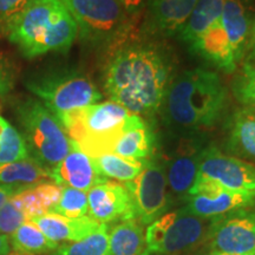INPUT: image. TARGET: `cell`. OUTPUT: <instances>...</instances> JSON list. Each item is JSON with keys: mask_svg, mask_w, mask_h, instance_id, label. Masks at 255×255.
Returning <instances> with one entry per match:
<instances>
[{"mask_svg": "<svg viewBox=\"0 0 255 255\" xmlns=\"http://www.w3.org/2000/svg\"><path fill=\"white\" fill-rule=\"evenodd\" d=\"M222 8L223 0H197L189 19L177 34L178 39L189 46L201 34L218 23Z\"/></svg>", "mask_w": 255, "mask_h": 255, "instance_id": "obj_24", "label": "cell"}, {"mask_svg": "<svg viewBox=\"0 0 255 255\" xmlns=\"http://www.w3.org/2000/svg\"><path fill=\"white\" fill-rule=\"evenodd\" d=\"M205 245L208 252L250 254L255 252V207L213 219Z\"/></svg>", "mask_w": 255, "mask_h": 255, "instance_id": "obj_10", "label": "cell"}, {"mask_svg": "<svg viewBox=\"0 0 255 255\" xmlns=\"http://www.w3.org/2000/svg\"><path fill=\"white\" fill-rule=\"evenodd\" d=\"M63 187L55 182H43L18 191L11 201L27 220L52 212L62 195Z\"/></svg>", "mask_w": 255, "mask_h": 255, "instance_id": "obj_21", "label": "cell"}, {"mask_svg": "<svg viewBox=\"0 0 255 255\" xmlns=\"http://www.w3.org/2000/svg\"><path fill=\"white\" fill-rule=\"evenodd\" d=\"M50 174L51 180L60 187L75 188L87 193L92 187L108 180L97 170L94 158L85 154L73 141L69 154Z\"/></svg>", "mask_w": 255, "mask_h": 255, "instance_id": "obj_15", "label": "cell"}, {"mask_svg": "<svg viewBox=\"0 0 255 255\" xmlns=\"http://www.w3.org/2000/svg\"><path fill=\"white\" fill-rule=\"evenodd\" d=\"M15 111L28 155L51 173L69 154L71 139L58 119L41 102L33 98L21 101Z\"/></svg>", "mask_w": 255, "mask_h": 255, "instance_id": "obj_5", "label": "cell"}, {"mask_svg": "<svg viewBox=\"0 0 255 255\" xmlns=\"http://www.w3.org/2000/svg\"><path fill=\"white\" fill-rule=\"evenodd\" d=\"M232 91L244 107L255 110V64L245 63L232 83Z\"/></svg>", "mask_w": 255, "mask_h": 255, "instance_id": "obj_30", "label": "cell"}, {"mask_svg": "<svg viewBox=\"0 0 255 255\" xmlns=\"http://www.w3.org/2000/svg\"><path fill=\"white\" fill-rule=\"evenodd\" d=\"M247 62L251 64H255V17L253 20V25H252L251 30V37H250V43H248V49H247Z\"/></svg>", "mask_w": 255, "mask_h": 255, "instance_id": "obj_36", "label": "cell"}, {"mask_svg": "<svg viewBox=\"0 0 255 255\" xmlns=\"http://www.w3.org/2000/svg\"><path fill=\"white\" fill-rule=\"evenodd\" d=\"M25 221L26 216L9 199L0 209V234L12 235Z\"/></svg>", "mask_w": 255, "mask_h": 255, "instance_id": "obj_31", "label": "cell"}, {"mask_svg": "<svg viewBox=\"0 0 255 255\" xmlns=\"http://www.w3.org/2000/svg\"><path fill=\"white\" fill-rule=\"evenodd\" d=\"M188 47L193 55L199 56L220 71L232 73L238 69V63L220 20Z\"/></svg>", "mask_w": 255, "mask_h": 255, "instance_id": "obj_20", "label": "cell"}, {"mask_svg": "<svg viewBox=\"0 0 255 255\" xmlns=\"http://www.w3.org/2000/svg\"><path fill=\"white\" fill-rule=\"evenodd\" d=\"M11 242L7 235L0 234V255H9L11 253Z\"/></svg>", "mask_w": 255, "mask_h": 255, "instance_id": "obj_37", "label": "cell"}, {"mask_svg": "<svg viewBox=\"0 0 255 255\" xmlns=\"http://www.w3.org/2000/svg\"><path fill=\"white\" fill-rule=\"evenodd\" d=\"M78 36L94 47L115 50L132 39L136 19L116 0H64Z\"/></svg>", "mask_w": 255, "mask_h": 255, "instance_id": "obj_4", "label": "cell"}, {"mask_svg": "<svg viewBox=\"0 0 255 255\" xmlns=\"http://www.w3.org/2000/svg\"><path fill=\"white\" fill-rule=\"evenodd\" d=\"M176 135L177 142L174 146L168 148L167 152L158 155L164 165L171 202L173 197L184 201L188 196L199 173L201 155L207 145L202 133Z\"/></svg>", "mask_w": 255, "mask_h": 255, "instance_id": "obj_9", "label": "cell"}, {"mask_svg": "<svg viewBox=\"0 0 255 255\" xmlns=\"http://www.w3.org/2000/svg\"><path fill=\"white\" fill-rule=\"evenodd\" d=\"M213 219L183 208L165 213L146 227L145 251L156 255H186L205 244Z\"/></svg>", "mask_w": 255, "mask_h": 255, "instance_id": "obj_6", "label": "cell"}, {"mask_svg": "<svg viewBox=\"0 0 255 255\" xmlns=\"http://www.w3.org/2000/svg\"><path fill=\"white\" fill-rule=\"evenodd\" d=\"M28 157L30 155L23 135L4 120L0 131V163H11Z\"/></svg>", "mask_w": 255, "mask_h": 255, "instance_id": "obj_28", "label": "cell"}, {"mask_svg": "<svg viewBox=\"0 0 255 255\" xmlns=\"http://www.w3.org/2000/svg\"><path fill=\"white\" fill-rule=\"evenodd\" d=\"M11 89V77L7 70L0 62V97L5 96Z\"/></svg>", "mask_w": 255, "mask_h": 255, "instance_id": "obj_35", "label": "cell"}, {"mask_svg": "<svg viewBox=\"0 0 255 255\" xmlns=\"http://www.w3.org/2000/svg\"><path fill=\"white\" fill-rule=\"evenodd\" d=\"M49 180H51L50 171L31 157L11 163H0L1 184L26 189Z\"/></svg>", "mask_w": 255, "mask_h": 255, "instance_id": "obj_23", "label": "cell"}, {"mask_svg": "<svg viewBox=\"0 0 255 255\" xmlns=\"http://www.w3.org/2000/svg\"><path fill=\"white\" fill-rule=\"evenodd\" d=\"M203 255H255V252L254 253H250V254H222V253H214V252H207Z\"/></svg>", "mask_w": 255, "mask_h": 255, "instance_id": "obj_38", "label": "cell"}, {"mask_svg": "<svg viewBox=\"0 0 255 255\" xmlns=\"http://www.w3.org/2000/svg\"><path fill=\"white\" fill-rule=\"evenodd\" d=\"M23 190L21 188L7 186V184H1L0 183V209L5 206V203L11 199L12 196L15 195L18 191Z\"/></svg>", "mask_w": 255, "mask_h": 255, "instance_id": "obj_34", "label": "cell"}, {"mask_svg": "<svg viewBox=\"0 0 255 255\" xmlns=\"http://www.w3.org/2000/svg\"><path fill=\"white\" fill-rule=\"evenodd\" d=\"M31 0H0V28L4 30L12 18L26 6Z\"/></svg>", "mask_w": 255, "mask_h": 255, "instance_id": "obj_32", "label": "cell"}, {"mask_svg": "<svg viewBox=\"0 0 255 255\" xmlns=\"http://www.w3.org/2000/svg\"><path fill=\"white\" fill-rule=\"evenodd\" d=\"M88 215L100 223L109 225L136 219L129 190L123 183L105 180L88 191Z\"/></svg>", "mask_w": 255, "mask_h": 255, "instance_id": "obj_13", "label": "cell"}, {"mask_svg": "<svg viewBox=\"0 0 255 255\" xmlns=\"http://www.w3.org/2000/svg\"><path fill=\"white\" fill-rule=\"evenodd\" d=\"M30 221L33 222L50 241L57 245L60 242L81 241L102 226V223L91 219L89 215L72 219L52 212L32 218Z\"/></svg>", "mask_w": 255, "mask_h": 255, "instance_id": "obj_19", "label": "cell"}, {"mask_svg": "<svg viewBox=\"0 0 255 255\" xmlns=\"http://www.w3.org/2000/svg\"><path fill=\"white\" fill-rule=\"evenodd\" d=\"M55 116L97 104L103 95L87 75L77 71H57L38 76L26 82Z\"/></svg>", "mask_w": 255, "mask_h": 255, "instance_id": "obj_7", "label": "cell"}, {"mask_svg": "<svg viewBox=\"0 0 255 255\" xmlns=\"http://www.w3.org/2000/svg\"><path fill=\"white\" fill-rule=\"evenodd\" d=\"M196 2L197 0H146L142 36L151 39L177 36Z\"/></svg>", "mask_w": 255, "mask_h": 255, "instance_id": "obj_12", "label": "cell"}, {"mask_svg": "<svg viewBox=\"0 0 255 255\" xmlns=\"http://www.w3.org/2000/svg\"><path fill=\"white\" fill-rule=\"evenodd\" d=\"M143 255H156V254H152V253H149V252L144 251V253H143Z\"/></svg>", "mask_w": 255, "mask_h": 255, "instance_id": "obj_39", "label": "cell"}, {"mask_svg": "<svg viewBox=\"0 0 255 255\" xmlns=\"http://www.w3.org/2000/svg\"><path fill=\"white\" fill-rule=\"evenodd\" d=\"M116 1L120 2L130 15L137 18L142 13L146 0H116Z\"/></svg>", "mask_w": 255, "mask_h": 255, "instance_id": "obj_33", "label": "cell"}, {"mask_svg": "<svg viewBox=\"0 0 255 255\" xmlns=\"http://www.w3.org/2000/svg\"><path fill=\"white\" fill-rule=\"evenodd\" d=\"M2 32L27 58L70 49L78 26L64 0H31Z\"/></svg>", "mask_w": 255, "mask_h": 255, "instance_id": "obj_3", "label": "cell"}, {"mask_svg": "<svg viewBox=\"0 0 255 255\" xmlns=\"http://www.w3.org/2000/svg\"><path fill=\"white\" fill-rule=\"evenodd\" d=\"M255 193L228 190L219 187L208 193L188 195L183 208L203 219H216L245 208H254Z\"/></svg>", "mask_w": 255, "mask_h": 255, "instance_id": "obj_14", "label": "cell"}, {"mask_svg": "<svg viewBox=\"0 0 255 255\" xmlns=\"http://www.w3.org/2000/svg\"><path fill=\"white\" fill-rule=\"evenodd\" d=\"M196 177L214 181L228 190L255 193V164L227 155L214 144L203 149Z\"/></svg>", "mask_w": 255, "mask_h": 255, "instance_id": "obj_11", "label": "cell"}, {"mask_svg": "<svg viewBox=\"0 0 255 255\" xmlns=\"http://www.w3.org/2000/svg\"><path fill=\"white\" fill-rule=\"evenodd\" d=\"M124 186L129 190L136 219L142 226L151 225L165 214L173 203L169 195L164 165L158 154L146 159L141 174Z\"/></svg>", "mask_w": 255, "mask_h": 255, "instance_id": "obj_8", "label": "cell"}, {"mask_svg": "<svg viewBox=\"0 0 255 255\" xmlns=\"http://www.w3.org/2000/svg\"><path fill=\"white\" fill-rule=\"evenodd\" d=\"M145 234L137 219L117 222L109 227L108 255H143Z\"/></svg>", "mask_w": 255, "mask_h": 255, "instance_id": "obj_22", "label": "cell"}, {"mask_svg": "<svg viewBox=\"0 0 255 255\" xmlns=\"http://www.w3.org/2000/svg\"><path fill=\"white\" fill-rule=\"evenodd\" d=\"M253 20L251 0H223L220 21L238 64L247 53Z\"/></svg>", "mask_w": 255, "mask_h": 255, "instance_id": "obj_18", "label": "cell"}, {"mask_svg": "<svg viewBox=\"0 0 255 255\" xmlns=\"http://www.w3.org/2000/svg\"><path fill=\"white\" fill-rule=\"evenodd\" d=\"M225 152L255 164V110L237 108L226 119Z\"/></svg>", "mask_w": 255, "mask_h": 255, "instance_id": "obj_17", "label": "cell"}, {"mask_svg": "<svg viewBox=\"0 0 255 255\" xmlns=\"http://www.w3.org/2000/svg\"><path fill=\"white\" fill-rule=\"evenodd\" d=\"M95 165L102 176L114 178L120 182H129L141 174L145 161H137L119 156L113 152L103 154L94 158Z\"/></svg>", "mask_w": 255, "mask_h": 255, "instance_id": "obj_26", "label": "cell"}, {"mask_svg": "<svg viewBox=\"0 0 255 255\" xmlns=\"http://www.w3.org/2000/svg\"><path fill=\"white\" fill-rule=\"evenodd\" d=\"M11 247L18 255H38L56 251L58 245L50 241L33 222L27 220L11 235Z\"/></svg>", "mask_w": 255, "mask_h": 255, "instance_id": "obj_25", "label": "cell"}, {"mask_svg": "<svg viewBox=\"0 0 255 255\" xmlns=\"http://www.w3.org/2000/svg\"><path fill=\"white\" fill-rule=\"evenodd\" d=\"M228 107V90L216 72L195 68L175 76L162 102V121L174 133L196 135L215 127Z\"/></svg>", "mask_w": 255, "mask_h": 255, "instance_id": "obj_2", "label": "cell"}, {"mask_svg": "<svg viewBox=\"0 0 255 255\" xmlns=\"http://www.w3.org/2000/svg\"><path fill=\"white\" fill-rule=\"evenodd\" d=\"M109 225L102 226L81 241L63 244L56 250V255H108Z\"/></svg>", "mask_w": 255, "mask_h": 255, "instance_id": "obj_27", "label": "cell"}, {"mask_svg": "<svg viewBox=\"0 0 255 255\" xmlns=\"http://www.w3.org/2000/svg\"><path fill=\"white\" fill-rule=\"evenodd\" d=\"M88 193L75 188L63 187L62 195L52 213L66 218H83L88 215Z\"/></svg>", "mask_w": 255, "mask_h": 255, "instance_id": "obj_29", "label": "cell"}, {"mask_svg": "<svg viewBox=\"0 0 255 255\" xmlns=\"http://www.w3.org/2000/svg\"><path fill=\"white\" fill-rule=\"evenodd\" d=\"M158 139L148 120L130 114L122 133L113 146V154L137 161H146L157 154Z\"/></svg>", "mask_w": 255, "mask_h": 255, "instance_id": "obj_16", "label": "cell"}, {"mask_svg": "<svg viewBox=\"0 0 255 255\" xmlns=\"http://www.w3.org/2000/svg\"><path fill=\"white\" fill-rule=\"evenodd\" d=\"M175 76L174 57L167 47L157 41L130 39L111 51L103 85L110 101L130 114L152 119Z\"/></svg>", "mask_w": 255, "mask_h": 255, "instance_id": "obj_1", "label": "cell"}]
</instances>
